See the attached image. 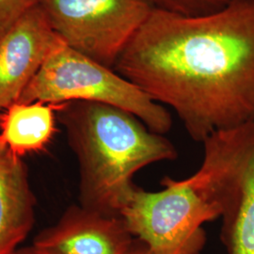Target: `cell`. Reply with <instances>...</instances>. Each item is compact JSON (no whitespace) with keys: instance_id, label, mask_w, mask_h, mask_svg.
<instances>
[{"instance_id":"6da1fadb","label":"cell","mask_w":254,"mask_h":254,"mask_svg":"<svg viewBox=\"0 0 254 254\" xmlns=\"http://www.w3.org/2000/svg\"><path fill=\"white\" fill-rule=\"evenodd\" d=\"M114 71L173 109L195 141L254 126V0L200 16L154 9Z\"/></svg>"},{"instance_id":"7a4b0ae2","label":"cell","mask_w":254,"mask_h":254,"mask_svg":"<svg viewBox=\"0 0 254 254\" xmlns=\"http://www.w3.org/2000/svg\"><path fill=\"white\" fill-rule=\"evenodd\" d=\"M57 119L77 158L79 203L99 213L120 216L135 173L178 156L171 140L114 106L72 101L63 104Z\"/></svg>"},{"instance_id":"3957f363","label":"cell","mask_w":254,"mask_h":254,"mask_svg":"<svg viewBox=\"0 0 254 254\" xmlns=\"http://www.w3.org/2000/svg\"><path fill=\"white\" fill-rule=\"evenodd\" d=\"M61 105L72 101L107 104L134 114L153 132L164 135L173 118L164 106L113 69L62 43L50 55L18 102Z\"/></svg>"},{"instance_id":"277c9868","label":"cell","mask_w":254,"mask_h":254,"mask_svg":"<svg viewBox=\"0 0 254 254\" xmlns=\"http://www.w3.org/2000/svg\"><path fill=\"white\" fill-rule=\"evenodd\" d=\"M163 190L135 186L120 211L128 230L154 254H200L206 243L202 225L219 218L193 174L184 180L164 177Z\"/></svg>"},{"instance_id":"5b68a950","label":"cell","mask_w":254,"mask_h":254,"mask_svg":"<svg viewBox=\"0 0 254 254\" xmlns=\"http://www.w3.org/2000/svg\"><path fill=\"white\" fill-rule=\"evenodd\" d=\"M194 173L218 206L228 254H254V126L212 134Z\"/></svg>"},{"instance_id":"8992f818","label":"cell","mask_w":254,"mask_h":254,"mask_svg":"<svg viewBox=\"0 0 254 254\" xmlns=\"http://www.w3.org/2000/svg\"><path fill=\"white\" fill-rule=\"evenodd\" d=\"M64 43L113 69L154 8L151 0H39Z\"/></svg>"},{"instance_id":"52a82bcc","label":"cell","mask_w":254,"mask_h":254,"mask_svg":"<svg viewBox=\"0 0 254 254\" xmlns=\"http://www.w3.org/2000/svg\"><path fill=\"white\" fill-rule=\"evenodd\" d=\"M62 43L39 3L0 36V111L18 102Z\"/></svg>"},{"instance_id":"ba28073f","label":"cell","mask_w":254,"mask_h":254,"mask_svg":"<svg viewBox=\"0 0 254 254\" xmlns=\"http://www.w3.org/2000/svg\"><path fill=\"white\" fill-rule=\"evenodd\" d=\"M135 240L121 216L72 205L32 246L43 254H127Z\"/></svg>"},{"instance_id":"9c48e42d","label":"cell","mask_w":254,"mask_h":254,"mask_svg":"<svg viewBox=\"0 0 254 254\" xmlns=\"http://www.w3.org/2000/svg\"><path fill=\"white\" fill-rule=\"evenodd\" d=\"M27 165L0 139V254H11L35 220Z\"/></svg>"},{"instance_id":"30bf717a","label":"cell","mask_w":254,"mask_h":254,"mask_svg":"<svg viewBox=\"0 0 254 254\" xmlns=\"http://www.w3.org/2000/svg\"><path fill=\"white\" fill-rule=\"evenodd\" d=\"M62 107L41 101L10 105L0 111V139L20 157L46 150L54 136L57 112Z\"/></svg>"},{"instance_id":"8fae6325","label":"cell","mask_w":254,"mask_h":254,"mask_svg":"<svg viewBox=\"0 0 254 254\" xmlns=\"http://www.w3.org/2000/svg\"><path fill=\"white\" fill-rule=\"evenodd\" d=\"M154 8L183 16H200L216 12L232 0H151Z\"/></svg>"},{"instance_id":"7c38bea8","label":"cell","mask_w":254,"mask_h":254,"mask_svg":"<svg viewBox=\"0 0 254 254\" xmlns=\"http://www.w3.org/2000/svg\"><path fill=\"white\" fill-rule=\"evenodd\" d=\"M38 3L39 0H0V36Z\"/></svg>"},{"instance_id":"4fadbf2b","label":"cell","mask_w":254,"mask_h":254,"mask_svg":"<svg viewBox=\"0 0 254 254\" xmlns=\"http://www.w3.org/2000/svg\"><path fill=\"white\" fill-rule=\"evenodd\" d=\"M127 254H154L151 249L141 240L135 238Z\"/></svg>"},{"instance_id":"5bb4252c","label":"cell","mask_w":254,"mask_h":254,"mask_svg":"<svg viewBox=\"0 0 254 254\" xmlns=\"http://www.w3.org/2000/svg\"><path fill=\"white\" fill-rule=\"evenodd\" d=\"M11 254H41L39 251L33 246L30 247H24V248H17Z\"/></svg>"}]
</instances>
